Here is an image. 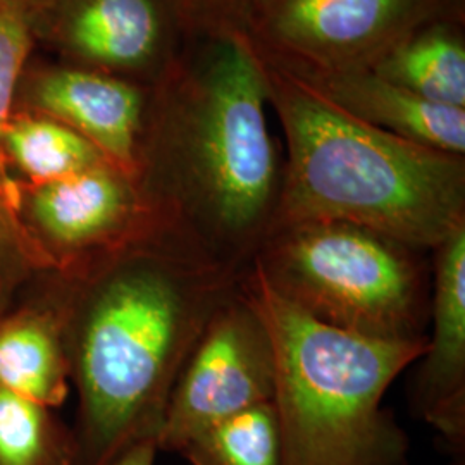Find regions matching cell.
I'll return each mask as SVG.
<instances>
[{
	"label": "cell",
	"instance_id": "cell-1",
	"mask_svg": "<svg viewBox=\"0 0 465 465\" xmlns=\"http://www.w3.org/2000/svg\"><path fill=\"white\" fill-rule=\"evenodd\" d=\"M243 271L159 221L84 266L34 272L63 319L78 465L157 445L184 362Z\"/></svg>",
	"mask_w": 465,
	"mask_h": 465
},
{
	"label": "cell",
	"instance_id": "cell-2",
	"mask_svg": "<svg viewBox=\"0 0 465 465\" xmlns=\"http://www.w3.org/2000/svg\"><path fill=\"white\" fill-rule=\"evenodd\" d=\"M266 71L240 30L186 36L150 84L136 180L163 223L247 269L276 219L284 161Z\"/></svg>",
	"mask_w": 465,
	"mask_h": 465
},
{
	"label": "cell",
	"instance_id": "cell-3",
	"mask_svg": "<svg viewBox=\"0 0 465 465\" xmlns=\"http://www.w3.org/2000/svg\"><path fill=\"white\" fill-rule=\"evenodd\" d=\"M262 64L269 105L286 140L272 228L341 221L417 250H434L464 228L465 155L374 128L280 67Z\"/></svg>",
	"mask_w": 465,
	"mask_h": 465
},
{
	"label": "cell",
	"instance_id": "cell-4",
	"mask_svg": "<svg viewBox=\"0 0 465 465\" xmlns=\"http://www.w3.org/2000/svg\"><path fill=\"white\" fill-rule=\"evenodd\" d=\"M242 290L266 324L284 465H409V438L382 409L428 345L341 331L280 297L250 262Z\"/></svg>",
	"mask_w": 465,
	"mask_h": 465
},
{
	"label": "cell",
	"instance_id": "cell-5",
	"mask_svg": "<svg viewBox=\"0 0 465 465\" xmlns=\"http://www.w3.org/2000/svg\"><path fill=\"white\" fill-rule=\"evenodd\" d=\"M420 252L364 226L307 221L272 228L252 264L280 297L326 326L419 340L431 302Z\"/></svg>",
	"mask_w": 465,
	"mask_h": 465
},
{
	"label": "cell",
	"instance_id": "cell-6",
	"mask_svg": "<svg viewBox=\"0 0 465 465\" xmlns=\"http://www.w3.org/2000/svg\"><path fill=\"white\" fill-rule=\"evenodd\" d=\"M438 17L465 19L464 0H249L243 34L266 63L309 78L371 69Z\"/></svg>",
	"mask_w": 465,
	"mask_h": 465
},
{
	"label": "cell",
	"instance_id": "cell-7",
	"mask_svg": "<svg viewBox=\"0 0 465 465\" xmlns=\"http://www.w3.org/2000/svg\"><path fill=\"white\" fill-rule=\"evenodd\" d=\"M13 221L34 272H66L132 242L161 219L134 174L104 163L49 183L17 180Z\"/></svg>",
	"mask_w": 465,
	"mask_h": 465
},
{
	"label": "cell",
	"instance_id": "cell-8",
	"mask_svg": "<svg viewBox=\"0 0 465 465\" xmlns=\"http://www.w3.org/2000/svg\"><path fill=\"white\" fill-rule=\"evenodd\" d=\"M276 361L264 321L242 284L200 334L173 388L157 436L159 451H180L199 432L274 401Z\"/></svg>",
	"mask_w": 465,
	"mask_h": 465
},
{
	"label": "cell",
	"instance_id": "cell-9",
	"mask_svg": "<svg viewBox=\"0 0 465 465\" xmlns=\"http://www.w3.org/2000/svg\"><path fill=\"white\" fill-rule=\"evenodd\" d=\"M45 26L74 66L155 84L186 34L167 0H49Z\"/></svg>",
	"mask_w": 465,
	"mask_h": 465
},
{
	"label": "cell",
	"instance_id": "cell-10",
	"mask_svg": "<svg viewBox=\"0 0 465 465\" xmlns=\"http://www.w3.org/2000/svg\"><path fill=\"white\" fill-rule=\"evenodd\" d=\"M431 338L419 361L414 407L453 460L465 450V226L434 249Z\"/></svg>",
	"mask_w": 465,
	"mask_h": 465
},
{
	"label": "cell",
	"instance_id": "cell-11",
	"mask_svg": "<svg viewBox=\"0 0 465 465\" xmlns=\"http://www.w3.org/2000/svg\"><path fill=\"white\" fill-rule=\"evenodd\" d=\"M150 86L82 66L36 74L25 113L52 117L92 142L113 164L136 174Z\"/></svg>",
	"mask_w": 465,
	"mask_h": 465
},
{
	"label": "cell",
	"instance_id": "cell-12",
	"mask_svg": "<svg viewBox=\"0 0 465 465\" xmlns=\"http://www.w3.org/2000/svg\"><path fill=\"white\" fill-rule=\"evenodd\" d=\"M0 388L54 411L69 395L63 319L35 274L0 309Z\"/></svg>",
	"mask_w": 465,
	"mask_h": 465
},
{
	"label": "cell",
	"instance_id": "cell-13",
	"mask_svg": "<svg viewBox=\"0 0 465 465\" xmlns=\"http://www.w3.org/2000/svg\"><path fill=\"white\" fill-rule=\"evenodd\" d=\"M299 80L350 116L374 128L430 149L465 155V109L422 99L384 80L372 69L326 73Z\"/></svg>",
	"mask_w": 465,
	"mask_h": 465
},
{
	"label": "cell",
	"instance_id": "cell-14",
	"mask_svg": "<svg viewBox=\"0 0 465 465\" xmlns=\"http://www.w3.org/2000/svg\"><path fill=\"white\" fill-rule=\"evenodd\" d=\"M371 69L422 99L465 109V19L438 17L417 26Z\"/></svg>",
	"mask_w": 465,
	"mask_h": 465
},
{
	"label": "cell",
	"instance_id": "cell-15",
	"mask_svg": "<svg viewBox=\"0 0 465 465\" xmlns=\"http://www.w3.org/2000/svg\"><path fill=\"white\" fill-rule=\"evenodd\" d=\"M0 163L19 182L40 184L109 161L66 124L44 114L17 113L0 134Z\"/></svg>",
	"mask_w": 465,
	"mask_h": 465
},
{
	"label": "cell",
	"instance_id": "cell-16",
	"mask_svg": "<svg viewBox=\"0 0 465 465\" xmlns=\"http://www.w3.org/2000/svg\"><path fill=\"white\" fill-rule=\"evenodd\" d=\"M178 453L190 465H284L276 407L269 401L224 419Z\"/></svg>",
	"mask_w": 465,
	"mask_h": 465
},
{
	"label": "cell",
	"instance_id": "cell-17",
	"mask_svg": "<svg viewBox=\"0 0 465 465\" xmlns=\"http://www.w3.org/2000/svg\"><path fill=\"white\" fill-rule=\"evenodd\" d=\"M0 465H78L73 431L54 409L0 388Z\"/></svg>",
	"mask_w": 465,
	"mask_h": 465
},
{
	"label": "cell",
	"instance_id": "cell-18",
	"mask_svg": "<svg viewBox=\"0 0 465 465\" xmlns=\"http://www.w3.org/2000/svg\"><path fill=\"white\" fill-rule=\"evenodd\" d=\"M34 25L32 0L0 4V134L15 116V95L32 49Z\"/></svg>",
	"mask_w": 465,
	"mask_h": 465
},
{
	"label": "cell",
	"instance_id": "cell-19",
	"mask_svg": "<svg viewBox=\"0 0 465 465\" xmlns=\"http://www.w3.org/2000/svg\"><path fill=\"white\" fill-rule=\"evenodd\" d=\"M180 17L186 36L243 32L249 0H167Z\"/></svg>",
	"mask_w": 465,
	"mask_h": 465
},
{
	"label": "cell",
	"instance_id": "cell-20",
	"mask_svg": "<svg viewBox=\"0 0 465 465\" xmlns=\"http://www.w3.org/2000/svg\"><path fill=\"white\" fill-rule=\"evenodd\" d=\"M157 451L159 449L153 441H143L121 453L116 460L109 465H155Z\"/></svg>",
	"mask_w": 465,
	"mask_h": 465
},
{
	"label": "cell",
	"instance_id": "cell-21",
	"mask_svg": "<svg viewBox=\"0 0 465 465\" xmlns=\"http://www.w3.org/2000/svg\"><path fill=\"white\" fill-rule=\"evenodd\" d=\"M11 183H13V176L4 167H0V199L5 195ZM2 240H4V219L0 214V243H2Z\"/></svg>",
	"mask_w": 465,
	"mask_h": 465
},
{
	"label": "cell",
	"instance_id": "cell-22",
	"mask_svg": "<svg viewBox=\"0 0 465 465\" xmlns=\"http://www.w3.org/2000/svg\"><path fill=\"white\" fill-rule=\"evenodd\" d=\"M2 2H5V0H0V4H2Z\"/></svg>",
	"mask_w": 465,
	"mask_h": 465
},
{
	"label": "cell",
	"instance_id": "cell-23",
	"mask_svg": "<svg viewBox=\"0 0 465 465\" xmlns=\"http://www.w3.org/2000/svg\"><path fill=\"white\" fill-rule=\"evenodd\" d=\"M464 2H465V0H464Z\"/></svg>",
	"mask_w": 465,
	"mask_h": 465
}]
</instances>
